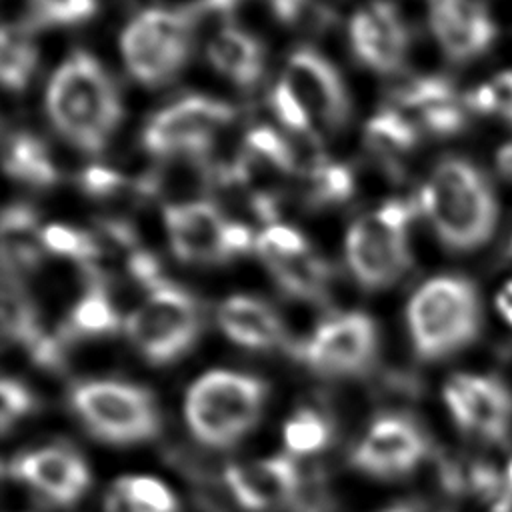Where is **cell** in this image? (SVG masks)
Returning a JSON list of instances; mask_svg holds the SVG:
<instances>
[{"label": "cell", "instance_id": "obj_1", "mask_svg": "<svg viewBox=\"0 0 512 512\" xmlns=\"http://www.w3.org/2000/svg\"><path fill=\"white\" fill-rule=\"evenodd\" d=\"M46 112L62 138L96 154L118 128L122 102L106 68L92 54L74 50L50 78Z\"/></svg>", "mask_w": 512, "mask_h": 512}, {"label": "cell", "instance_id": "obj_2", "mask_svg": "<svg viewBox=\"0 0 512 512\" xmlns=\"http://www.w3.org/2000/svg\"><path fill=\"white\" fill-rule=\"evenodd\" d=\"M420 206L438 240L456 252L486 244L498 220V202L488 178L464 158L436 164L420 192Z\"/></svg>", "mask_w": 512, "mask_h": 512}, {"label": "cell", "instance_id": "obj_3", "mask_svg": "<svg viewBox=\"0 0 512 512\" xmlns=\"http://www.w3.org/2000/svg\"><path fill=\"white\" fill-rule=\"evenodd\" d=\"M412 346L422 360L446 358L472 344L482 326L476 286L462 276L424 282L406 308Z\"/></svg>", "mask_w": 512, "mask_h": 512}, {"label": "cell", "instance_id": "obj_4", "mask_svg": "<svg viewBox=\"0 0 512 512\" xmlns=\"http://www.w3.org/2000/svg\"><path fill=\"white\" fill-rule=\"evenodd\" d=\"M266 400V384L250 374L212 370L200 376L184 402L192 434L210 448L234 446L256 422Z\"/></svg>", "mask_w": 512, "mask_h": 512}, {"label": "cell", "instance_id": "obj_5", "mask_svg": "<svg viewBox=\"0 0 512 512\" xmlns=\"http://www.w3.org/2000/svg\"><path fill=\"white\" fill-rule=\"evenodd\" d=\"M414 208L412 202L390 200L350 226L344 244L346 260L366 290L386 288L408 270V226Z\"/></svg>", "mask_w": 512, "mask_h": 512}, {"label": "cell", "instance_id": "obj_6", "mask_svg": "<svg viewBox=\"0 0 512 512\" xmlns=\"http://www.w3.org/2000/svg\"><path fill=\"white\" fill-rule=\"evenodd\" d=\"M196 16L186 8H148L124 28L120 52L130 74L148 86L164 84L186 64Z\"/></svg>", "mask_w": 512, "mask_h": 512}, {"label": "cell", "instance_id": "obj_7", "mask_svg": "<svg viewBox=\"0 0 512 512\" xmlns=\"http://www.w3.org/2000/svg\"><path fill=\"white\" fill-rule=\"evenodd\" d=\"M70 404L86 428L106 442H142L160 430V414L152 394L132 384L114 380L82 382L72 388Z\"/></svg>", "mask_w": 512, "mask_h": 512}, {"label": "cell", "instance_id": "obj_8", "mask_svg": "<svg viewBox=\"0 0 512 512\" xmlns=\"http://www.w3.org/2000/svg\"><path fill=\"white\" fill-rule=\"evenodd\" d=\"M126 334L152 364H168L186 354L200 334V310L182 288L164 282L126 318Z\"/></svg>", "mask_w": 512, "mask_h": 512}, {"label": "cell", "instance_id": "obj_9", "mask_svg": "<svg viewBox=\"0 0 512 512\" xmlns=\"http://www.w3.org/2000/svg\"><path fill=\"white\" fill-rule=\"evenodd\" d=\"M164 224L174 254L184 262L220 264L256 246L252 230L228 220L214 204L188 200L164 210Z\"/></svg>", "mask_w": 512, "mask_h": 512}, {"label": "cell", "instance_id": "obj_10", "mask_svg": "<svg viewBox=\"0 0 512 512\" xmlns=\"http://www.w3.org/2000/svg\"><path fill=\"white\" fill-rule=\"evenodd\" d=\"M234 118L236 110L222 100L186 96L158 110L148 120L142 142L156 156L200 158Z\"/></svg>", "mask_w": 512, "mask_h": 512}, {"label": "cell", "instance_id": "obj_11", "mask_svg": "<svg viewBox=\"0 0 512 512\" xmlns=\"http://www.w3.org/2000/svg\"><path fill=\"white\" fill-rule=\"evenodd\" d=\"M378 348L370 316L350 312L326 320L296 348L300 358L324 376H354L370 368Z\"/></svg>", "mask_w": 512, "mask_h": 512}, {"label": "cell", "instance_id": "obj_12", "mask_svg": "<svg viewBox=\"0 0 512 512\" xmlns=\"http://www.w3.org/2000/svg\"><path fill=\"white\" fill-rule=\"evenodd\" d=\"M446 406L462 432L502 444L512 430V390L492 376L454 374L444 386Z\"/></svg>", "mask_w": 512, "mask_h": 512}, {"label": "cell", "instance_id": "obj_13", "mask_svg": "<svg viewBox=\"0 0 512 512\" xmlns=\"http://www.w3.org/2000/svg\"><path fill=\"white\" fill-rule=\"evenodd\" d=\"M302 104L312 126L338 130L350 116V100L338 70L316 50L298 48L280 78Z\"/></svg>", "mask_w": 512, "mask_h": 512}, {"label": "cell", "instance_id": "obj_14", "mask_svg": "<svg viewBox=\"0 0 512 512\" xmlns=\"http://www.w3.org/2000/svg\"><path fill=\"white\" fill-rule=\"evenodd\" d=\"M422 430L404 416L378 418L352 452V464L368 474L396 478L412 472L426 456Z\"/></svg>", "mask_w": 512, "mask_h": 512}, {"label": "cell", "instance_id": "obj_15", "mask_svg": "<svg viewBox=\"0 0 512 512\" xmlns=\"http://www.w3.org/2000/svg\"><path fill=\"white\" fill-rule=\"evenodd\" d=\"M8 472L60 506L76 502L90 484L82 456L68 446H48L16 456Z\"/></svg>", "mask_w": 512, "mask_h": 512}, {"label": "cell", "instance_id": "obj_16", "mask_svg": "<svg viewBox=\"0 0 512 512\" xmlns=\"http://www.w3.org/2000/svg\"><path fill=\"white\" fill-rule=\"evenodd\" d=\"M428 22L442 52L454 62L480 56L496 36V24L480 0H428Z\"/></svg>", "mask_w": 512, "mask_h": 512}, {"label": "cell", "instance_id": "obj_17", "mask_svg": "<svg viewBox=\"0 0 512 512\" xmlns=\"http://www.w3.org/2000/svg\"><path fill=\"white\" fill-rule=\"evenodd\" d=\"M350 44L366 66L378 72H394L408 52V28L394 4L374 0L352 16Z\"/></svg>", "mask_w": 512, "mask_h": 512}, {"label": "cell", "instance_id": "obj_18", "mask_svg": "<svg viewBox=\"0 0 512 512\" xmlns=\"http://www.w3.org/2000/svg\"><path fill=\"white\" fill-rule=\"evenodd\" d=\"M224 478L236 502L250 512H270L288 504L300 486L298 468L288 456L232 464Z\"/></svg>", "mask_w": 512, "mask_h": 512}, {"label": "cell", "instance_id": "obj_19", "mask_svg": "<svg viewBox=\"0 0 512 512\" xmlns=\"http://www.w3.org/2000/svg\"><path fill=\"white\" fill-rule=\"evenodd\" d=\"M2 334L22 344L30 356L44 368H60L62 348L56 338L42 330L38 312L20 284V278L2 276Z\"/></svg>", "mask_w": 512, "mask_h": 512}, {"label": "cell", "instance_id": "obj_20", "mask_svg": "<svg viewBox=\"0 0 512 512\" xmlns=\"http://www.w3.org/2000/svg\"><path fill=\"white\" fill-rule=\"evenodd\" d=\"M218 324L224 334L252 350H268L284 340L280 316L262 300L250 296H232L218 308Z\"/></svg>", "mask_w": 512, "mask_h": 512}, {"label": "cell", "instance_id": "obj_21", "mask_svg": "<svg viewBox=\"0 0 512 512\" xmlns=\"http://www.w3.org/2000/svg\"><path fill=\"white\" fill-rule=\"evenodd\" d=\"M210 64L238 86H254L264 72V48L256 36L224 26L208 42Z\"/></svg>", "mask_w": 512, "mask_h": 512}, {"label": "cell", "instance_id": "obj_22", "mask_svg": "<svg viewBox=\"0 0 512 512\" xmlns=\"http://www.w3.org/2000/svg\"><path fill=\"white\" fill-rule=\"evenodd\" d=\"M42 230L32 208L12 204L2 216V270L20 278L30 272L42 254Z\"/></svg>", "mask_w": 512, "mask_h": 512}, {"label": "cell", "instance_id": "obj_23", "mask_svg": "<svg viewBox=\"0 0 512 512\" xmlns=\"http://www.w3.org/2000/svg\"><path fill=\"white\" fill-rule=\"evenodd\" d=\"M266 266L270 268L278 286L290 296L312 302L324 300L330 280V268L310 250L298 256L268 260Z\"/></svg>", "mask_w": 512, "mask_h": 512}, {"label": "cell", "instance_id": "obj_24", "mask_svg": "<svg viewBox=\"0 0 512 512\" xmlns=\"http://www.w3.org/2000/svg\"><path fill=\"white\" fill-rule=\"evenodd\" d=\"M6 172L30 186L46 188L58 180V170L42 140L28 132H16L4 144Z\"/></svg>", "mask_w": 512, "mask_h": 512}, {"label": "cell", "instance_id": "obj_25", "mask_svg": "<svg viewBox=\"0 0 512 512\" xmlns=\"http://www.w3.org/2000/svg\"><path fill=\"white\" fill-rule=\"evenodd\" d=\"M110 512H176L178 504L168 486L150 476L120 478L108 494Z\"/></svg>", "mask_w": 512, "mask_h": 512}, {"label": "cell", "instance_id": "obj_26", "mask_svg": "<svg viewBox=\"0 0 512 512\" xmlns=\"http://www.w3.org/2000/svg\"><path fill=\"white\" fill-rule=\"evenodd\" d=\"M364 138L378 158L392 160L416 146L418 130L402 112L380 110L368 120Z\"/></svg>", "mask_w": 512, "mask_h": 512}, {"label": "cell", "instance_id": "obj_27", "mask_svg": "<svg viewBox=\"0 0 512 512\" xmlns=\"http://www.w3.org/2000/svg\"><path fill=\"white\" fill-rule=\"evenodd\" d=\"M38 64V50L20 24H6L2 30V48H0V76L6 88L22 90Z\"/></svg>", "mask_w": 512, "mask_h": 512}, {"label": "cell", "instance_id": "obj_28", "mask_svg": "<svg viewBox=\"0 0 512 512\" xmlns=\"http://www.w3.org/2000/svg\"><path fill=\"white\" fill-rule=\"evenodd\" d=\"M120 326V316L104 284L92 282L88 292L74 304L68 332L76 336H106Z\"/></svg>", "mask_w": 512, "mask_h": 512}, {"label": "cell", "instance_id": "obj_29", "mask_svg": "<svg viewBox=\"0 0 512 512\" xmlns=\"http://www.w3.org/2000/svg\"><path fill=\"white\" fill-rule=\"evenodd\" d=\"M42 244L48 252L76 260L84 270L94 266L100 256V242L96 234L66 224H50L42 228Z\"/></svg>", "mask_w": 512, "mask_h": 512}, {"label": "cell", "instance_id": "obj_30", "mask_svg": "<svg viewBox=\"0 0 512 512\" xmlns=\"http://www.w3.org/2000/svg\"><path fill=\"white\" fill-rule=\"evenodd\" d=\"M282 436L292 454H314L330 442L332 434L328 422L320 414L304 408L284 424Z\"/></svg>", "mask_w": 512, "mask_h": 512}, {"label": "cell", "instance_id": "obj_31", "mask_svg": "<svg viewBox=\"0 0 512 512\" xmlns=\"http://www.w3.org/2000/svg\"><path fill=\"white\" fill-rule=\"evenodd\" d=\"M306 176L310 180L308 198L312 204H338L354 192L352 172L344 164H332L326 160Z\"/></svg>", "mask_w": 512, "mask_h": 512}, {"label": "cell", "instance_id": "obj_32", "mask_svg": "<svg viewBox=\"0 0 512 512\" xmlns=\"http://www.w3.org/2000/svg\"><path fill=\"white\" fill-rule=\"evenodd\" d=\"M394 98L400 106L420 112V110H426L436 104L454 102L456 92H454V86L446 78L422 76V78H414V80L406 82L404 86H400L396 90Z\"/></svg>", "mask_w": 512, "mask_h": 512}, {"label": "cell", "instance_id": "obj_33", "mask_svg": "<svg viewBox=\"0 0 512 512\" xmlns=\"http://www.w3.org/2000/svg\"><path fill=\"white\" fill-rule=\"evenodd\" d=\"M32 20L40 24H78L88 20L96 8V0H26Z\"/></svg>", "mask_w": 512, "mask_h": 512}, {"label": "cell", "instance_id": "obj_34", "mask_svg": "<svg viewBox=\"0 0 512 512\" xmlns=\"http://www.w3.org/2000/svg\"><path fill=\"white\" fill-rule=\"evenodd\" d=\"M256 250L262 256L264 262L276 260V258H288L308 252L306 238L290 226L282 224H270L256 236Z\"/></svg>", "mask_w": 512, "mask_h": 512}, {"label": "cell", "instance_id": "obj_35", "mask_svg": "<svg viewBox=\"0 0 512 512\" xmlns=\"http://www.w3.org/2000/svg\"><path fill=\"white\" fill-rule=\"evenodd\" d=\"M34 406L32 392L14 378H4L0 382V422L6 432L16 420L26 416Z\"/></svg>", "mask_w": 512, "mask_h": 512}, {"label": "cell", "instance_id": "obj_36", "mask_svg": "<svg viewBox=\"0 0 512 512\" xmlns=\"http://www.w3.org/2000/svg\"><path fill=\"white\" fill-rule=\"evenodd\" d=\"M270 104L274 114L278 116V120L292 132L298 134H306L312 128V122L308 118V114L304 112L302 104L296 100V96L290 92V88L280 80L272 94H270Z\"/></svg>", "mask_w": 512, "mask_h": 512}, {"label": "cell", "instance_id": "obj_37", "mask_svg": "<svg viewBox=\"0 0 512 512\" xmlns=\"http://www.w3.org/2000/svg\"><path fill=\"white\" fill-rule=\"evenodd\" d=\"M80 188L94 198H112L130 188V182L120 172L104 166H90L80 174Z\"/></svg>", "mask_w": 512, "mask_h": 512}, {"label": "cell", "instance_id": "obj_38", "mask_svg": "<svg viewBox=\"0 0 512 512\" xmlns=\"http://www.w3.org/2000/svg\"><path fill=\"white\" fill-rule=\"evenodd\" d=\"M418 114H420V120H422L424 128L430 130L432 134H438V136L456 134L466 124V114L456 104V100L454 102H446V104L430 106L426 110H420Z\"/></svg>", "mask_w": 512, "mask_h": 512}, {"label": "cell", "instance_id": "obj_39", "mask_svg": "<svg viewBox=\"0 0 512 512\" xmlns=\"http://www.w3.org/2000/svg\"><path fill=\"white\" fill-rule=\"evenodd\" d=\"M490 86L496 98V116L512 124V70L494 76Z\"/></svg>", "mask_w": 512, "mask_h": 512}, {"label": "cell", "instance_id": "obj_40", "mask_svg": "<svg viewBox=\"0 0 512 512\" xmlns=\"http://www.w3.org/2000/svg\"><path fill=\"white\" fill-rule=\"evenodd\" d=\"M466 104L468 108H472L474 112L480 114H496V98H494V90L490 86V82L478 86L476 90H472L466 96Z\"/></svg>", "mask_w": 512, "mask_h": 512}, {"label": "cell", "instance_id": "obj_41", "mask_svg": "<svg viewBox=\"0 0 512 512\" xmlns=\"http://www.w3.org/2000/svg\"><path fill=\"white\" fill-rule=\"evenodd\" d=\"M268 2H270V6H272L274 14H276L280 20L290 22V20H294V18L300 14V10H302V6H304L306 0H268Z\"/></svg>", "mask_w": 512, "mask_h": 512}, {"label": "cell", "instance_id": "obj_42", "mask_svg": "<svg viewBox=\"0 0 512 512\" xmlns=\"http://www.w3.org/2000/svg\"><path fill=\"white\" fill-rule=\"evenodd\" d=\"M496 308L500 316L512 326V280L504 284V288L496 296Z\"/></svg>", "mask_w": 512, "mask_h": 512}, {"label": "cell", "instance_id": "obj_43", "mask_svg": "<svg viewBox=\"0 0 512 512\" xmlns=\"http://www.w3.org/2000/svg\"><path fill=\"white\" fill-rule=\"evenodd\" d=\"M496 166H498V172H500L504 178L512 180V142H506V144L498 150V154H496Z\"/></svg>", "mask_w": 512, "mask_h": 512}, {"label": "cell", "instance_id": "obj_44", "mask_svg": "<svg viewBox=\"0 0 512 512\" xmlns=\"http://www.w3.org/2000/svg\"><path fill=\"white\" fill-rule=\"evenodd\" d=\"M490 512H512V498H510V496L502 498L498 504H494V506L490 508Z\"/></svg>", "mask_w": 512, "mask_h": 512}, {"label": "cell", "instance_id": "obj_45", "mask_svg": "<svg viewBox=\"0 0 512 512\" xmlns=\"http://www.w3.org/2000/svg\"><path fill=\"white\" fill-rule=\"evenodd\" d=\"M504 484H506V494L512 498V460L508 462V466L504 470Z\"/></svg>", "mask_w": 512, "mask_h": 512}, {"label": "cell", "instance_id": "obj_46", "mask_svg": "<svg viewBox=\"0 0 512 512\" xmlns=\"http://www.w3.org/2000/svg\"><path fill=\"white\" fill-rule=\"evenodd\" d=\"M508 256L512 258V238H510V244H508Z\"/></svg>", "mask_w": 512, "mask_h": 512}]
</instances>
